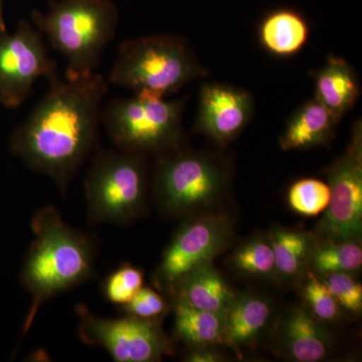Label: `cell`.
Masks as SVG:
<instances>
[{"instance_id": "24", "label": "cell", "mask_w": 362, "mask_h": 362, "mask_svg": "<svg viewBox=\"0 0 362 362\" xmlns=\"http://www.w3.org/2000/svg\"><path fill=\"white\" fill-rule=\"evenodd\" d=\"M237 270L246 275L270 277L276 273L275 256L270 240H252L240 247L233 257Z\"/></svg>"}, {"instance_id": "4", "label": "cell", "mask_w": 362, "mask_h": 362, "mask_svg": "<svg viewBox=\"0 0 362 362\" xmlns=\"http://www.w3.org/2000/svg\"><path fill=\"white\" fill-rule=\"evenodd\" d=\"M189 44L178 35H156L126 40L118 47L109 84L164 97L206 77Z\"/></svg>"}, {"instance_id": "16", "label": "cell", "mask_w": 362, "mask_h": 362, "mask_svg": "<svg viewBox=\"0 0 362 362\" xmlns=\"http://www.w3.org/2000/svg\"><path fill=\"white\" fill-rule=\"evenodd\" d=\"M168 294L171 301L180 300L194 308L218 314H225L235 297L211 263L190 272Z\"/></svg>"}, {"instance_id": "14", "label": "cell", "mask_w": 362, "mask_h": 362, "mask_svg": "<svg viewBox=\"0 0 362 362\" xmlns=\"http://www.w3.org/2000/svg\"><path fill=\"white\" fill-rule=\"evenodd\" d=\"M310 37V25L301 11L279 6L264 14L258 26L259 44L278 58H291L304 49Z\"/></svg>"}, {"instance_id": "25", "label": "cell", "mask_w": 362, "mask_h": 362, "mask_svg": "<svg viewBox=\"0 0 362 362\" xmlns=\"http://www.w3.org/2000/svg\"><path fill=\"white\" fill-rule=\"evenodd\" d=\"M302 296L312 315L320 322H331L339 316V305L322 279L314 272H306Z\"/></svg>"}, {"instance_id": "20", "label": "cell", "mask_w": 362, "mask_h": 362, "mask_svg": "<svg viewBox=\"0 0 362 362\" xmlns=\"http://www.w3.org/2000/svg\"><path fill=\"white\" fill-rule=\"evenodd\" d=\"M275 256L276 273L282 280L293 282L301 277L310 264L315 244L309 233L277 228L270 239Z\"/></svg>"}, {"instance_id": "22", "label": "cell", "mask_w": 362, "mask_h": 362, "mask_svg": "<svg viewBox=\"0 0 362 362\" xmlns=\"http://www.w3.org/2000/svg\"><path fill=\"white\" fill-rule=\"evenodd\" d=\"M330 197L328 183L315 178H302L288 190V204L295 213L316 216L329 206Z\"/></svg>"}, {"instance_id": "23", "label": "cell", "mask_w": 362, "mask_h": 362, "mask_svg": "<svg viewBox=\"0 0 362 362\" xmlns=\"http://www.w3.org/2000/svg\"><path fill=\"white\" fill-rule=\"evenodd\" d=\"M143 286L144 274L141 269L126 263L107 276L102 284V293L107 301L122 307L129 303Z\"/></svg>"}, {"instance_id": "29", "label": "cell", "mask_w": 362, "mask_h": 362, "mask_svg": "<svg viewBox=\"0 0 362 362\" xmlns=\"http://www.w3.org/2000/svg\"><path fill=\"white\" fill-rule=\"evenodd\" d=\"M0 30H6V26H4V14H2L1 0H0Z\"/></svg>"}, {"instance_id": "11", "label": "cell", "mask_w": 362, "mask_h": 362, "mask_svg": "<svg viewBox=\"0 0 362 362\" xmlns=\"http://www.w3.org/2000/svg\"><path fill=\"white\" fill-rule=\"evenodd\" d=\"M232 221L221 214L185 221L166 247L154 274L157 287L168 293L190 272L209 264L230 242Z\"/></svg>"}, {"instance_id": "12", "label": "cell", "mask_w": 362, "mask_h": 362, "mask_svg": "<svg viewBox=\"0 0 362 362\" xmlns=\"http://www.w3.org/2000/svg\"><path fill=\"white\" fill-rule=\"evenodd\" d=\"M254 113L247 90L225 84H202L195 128L218 144H226L246 128Z\"/></svg>"}, {"instance_id": "5", "label": "cell", "mask_w": 362, "mask_h": 362, "mask_svg": "<svg viewBox=\"0 0 362 362\" xmlns=\"http://www.w3.org/2000/svg\"><path fill=\"white\" fill-rule=\"evenodd\" d=\"M185 100L168 101L149 92L116 98L102 111L101 120L116 148L161 156L182 148Z\"/></svg>"}, {"instance_id": "27", "label": "cell", "mask_w": 362, "mask_h": 362, "mask_svg": "<svg viewBox=\"0 0 362 362\" xmlns=\"http://www.w3.org/2000/svg\"><path fill=\"white\" fill-rule=\"evenodd\" d=\"M120 308L126 315L161 321L162 317L170 310V304L156 290L143 286L129 303Z\"/></svg>"}, {"instance_id": "10", "label": "cell", "mask_w": 362, "mask_h": 362, "mask_svg": "<svg viewBox=\"0 0 362 362\" xmlns=\"http://www.w3.org/2000/svg\"><path fill=\"white\" fill-rule=\"evenodd\" d=\"M58 77V66L33 23L21 21L11 35L0 30V103L18 108L40 78Z\"/></svg>"}, {"instance_id": "6", "label": "cell", "mask_w": 362, "mask_h": 362, "mask_svg": "<svg viewBox=\"0 0 362 362\" xmlns=\"http://www.w3.org/2000/svg\"><path fill=\"white\" fill-rule=\"evenodd\" d=\"M84 187L90 225L131 223L146 209L145 156L118 149L98 150Z\"/></svg>"}, {"instance_id": "2", "label": "cell", "mask_w": 362, "mask_h": 362, "mask_svg": "<svg viewBox=\"0 0 362 362\" xmlns=\"http://www.w3.org/2000/svg\"><path fill=\"white\" fill-rule=\"evenodd\" d=\"M30 226L35 239L20 277L21 285L30 295L23 335L32 327L45 302L94 277L97 254L90 235L66 223L54 206L44 207L35 213Z\"/></svg>"}, {"instance_id": "9", "label": "cell", "mask_w": 362, "mask_h": 362, "mask_svg": "<svg viewBox=\"0 0 362 362\" xmlns=\"http://www.w3.org/2000/svg\"><path fill=\"white\" fill-rule=\"evenodd\" d=\"M327 173L329 206L324 211L319 232L324 240L358 242L362 233V124L352 127L351 141Z\"/></svg>"}, {"instance_id": "7", "label": "cell", "mask_w": 362, "mask_h": 362, "mask_svg": "<svg viewBox=\"0 0 362 362\" xmlns=\"http://www.w3.org/2000/svg\"><path fill=\"white\" fill-rule=\"evenodd\" d=\"M226 181L228 171L220 161L180 148L159 156L154 192L164 213L182 216L218 202Z\"/></svg>"}, {"instance_id": "3", "label": "cell", "mask_w": 362, "mask_h": 362, "mask_svg": "<svg viewBox=\"0 0 362 362\" xmlns=\"http://www.w3.org/2000/svg\"><path fill=\"white\" fill-rule=\"evenodd\" d=\"M118 20L111 0H52L47 13H32L33 25L65 59L68 80L96 73Z\"/></svg>"}, {"instance_id": "28", "label": "cell", "mask_w": 362, "mask_h": 362, "mask_svg": "<svg viewBox=\"0 0 362 362\" xmlns=\"http://www.w3.org/2000/svg\"><path fill=\"white\" fill-rule=\"evenodd\" d=\"M185 361L190 362L223 361V356L213 349V346L195 347L185 356Z\"/></svg>"}, {"instance_id": "15", "label": "cell", "mask_w": 362, "mask_h": 362, "mask_svg": "<svg viewBox=\"0 0 362 362\" xmlns=\"http://www.w3.org/2000/svg\"><path fill=\"white\" fill-rule=\"evenodd\" d=\"M340 117L315 98L302 105L288 121L280 136V147L289 150L310 149L326 144L334 137Z\"/></svg>"}, {"instance_id": "13", "label": "cell", "mask_w": 362, "mask_h": 362, "mask_svg": "<svg viewBox=\"0 0 362 362\" xmlns=\"http://www.w3.org/2000/svg\"><path fill=\"white\" fill-rule=\"evenodd\" d=\"M329 332L318 319L302 307H294L283 318L279 328V345L291 361L318 362L329 354Z\"/></svg>"}, {"instance_id": "21", "label": "cell", "mask_w": 362, "mask_h": 362, "mask_svg": "<svg viewBox=\"0 0 362 362\" xmlns=\"http://www.w3.org/2000/svg\"><path fill=\"white\" fill-rule=\"evenodd\" d=\"M310 263L319 275L354 273L362 266V249L358 242L324 240L314 247Z\"/></svg>"}, {"instance_id": "1", "label": "cell", "mask_w": 362, "mask_h": 362, "mask_svg": "<svg viewBox=\"0 0 362 362\" xmlns=\"http://www.w3.org/2000/svg\"><path fill=\"white\" fill-rule=\"evenodd\" d=\"M109 90L103 75L49 82V90L13 133L11 150L28 168L47 175L65 195L97 147L101 104Z\"/></svg>"}, {"instance_id": "18", "label": "cell", "mask_w": 362, "mask_h": 362, "mask_svg": "<svg viewBox=\"0 0 362 362\" xmlns=\"http://www.w3.org/2000/svg\"><path fill=\"white\" fill-rule=\"evenodd\" d=\"M273 308L254 294L235 297L225 313V343L243 346L256 341L270 322Z\"/></svg>"}, {"instance_id": "19", "label": "cell", "mask_w": 362, "mask_h": 362, "mask_svg": "<svg viewBox=\"0 0 362 362\" xmlns=\"http://www.w3.org/2000/svg\"><path fill=\"white\" fill-rule=\"evenodd\" d=\"M171 305L177 339L192 349L225 343V314L201 310L180 300H173Z\"/></svg>"}, {"instance_id": "26", "label": "cell", "mask_w": 362, "mask_h": 362, "mask_svg": "<svg viewBox=\"0 0 362 362\" xmlns=\"http://www.w3.org/2000/svg\"><path fill=\"white\" fill-rule=\"evenodd\" d=\"M327 286L339 307L358 314L362 309V287L349 273H330L319 276Z\"/></svg>"}, {"instance_id": "17", "label": "cell", "mask_w": 362, "mask_h": 362, "mask_svg": "<svg viewBox=\"0 0 362 362\" xmlns=\"http://www.w3.org/2000/svg\"><path fill=\"white\" fill-rule=\"evenodd\" d=\"M315 83V99L342 118L361 96L358 76L354 66L340 57H328L325 65L311 73Z\"/></svg>"}, {"instance_id": "8", "label": "cell", "mask_w": 362, "mask_h": 362, "mask_svg": "<svg viewBox=\"0 0 362 362\" xmlns=\"http://www.w3.org/2000/svg\"><path fill=\"white\" fill-rule=\"evenodd\" d=\"M81 340L100 347L116 362H154L170 354L171 345L160 321L126 315L104 318L95 315L84 304L76 306Z\"/></svg>"}]
</instances>
